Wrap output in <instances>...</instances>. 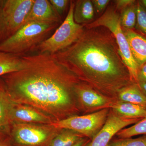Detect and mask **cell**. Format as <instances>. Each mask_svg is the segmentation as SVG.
<instances>
[{"mask_svg":"<svg viewBox=\"0 0 146 146\" xmlns=\"http://www.w3.org/2000/svg\"><path fill=\"white\" fill-rule=\"evenodd\" d=\"M24 68L1 77L12 101L41 110L56 121L80 115L75 88L80 82L52 55L22 56Z\"/></svg>","mask_w":146,"mask_h":146,"instance_id":"obj_1","label":"cell"},{"mask_svg":"<svg viewBox=\"0 0 146 146\" xmlns=\"http://www.w3.org/2000/svg\"><path fill=\"white\" fill-rule=\"evenodd\" d=\"M52 55L80 82L117 101L120 91L135 83L115 37L104 27L85 28L74 44Z\"/></svg>","mask_w":146,"mask_h":146,"instance_id":"obj_2","label":"cell"},{"mask_svg":"<svg viewBox=\"0 0 146 146\" xmlns=\"http://www.w3.org/2000/svg\"><path fill=\"white\" fill-rule=\"evenodd\" d=\"M58 24L30 22L24 25L14 34L0 43V52L19 56L35 51L48 37Z\"/></svg>","mask_w":146,"mask_h":146,"instance_id":"obj_3","label":"cell"},{"mask_svg":"<svg viewBox=\"0 0 146 146\" xmlns=\"http://www.w3.org/2000/svg\"><path fill=\"white\" fill-rule=\"evenodd\" d=\"M84 26L87 29L104 27L112 33L117 45L120 56L127 67L132 80L134 83L138 84L139 66L131 51L127 39L121 25L120 15L115 7L108 9L100 18Z\"/></svg>","mask_w":146,"mask_h":146,"instance_id":"obj_4","label":"cell"},{"mask_svg":"<svg viewBox=\"0 0 146 146\" xmlns=\"http://www.w3.org/2000/svg\"><path fill=\"white\" fill-rule=\"evenodd\" d=\"M75 1H70L67 16L54 33L37 46L35 51L54 54L65 49L76 42L84 31V25L76 23L74 20Z\"/></svg>","mask_w":146,"mask_h":146,"instance_id":"obj_5","label":"cell"},{"mask_svg":"<svg viewBox=\"0 0 146 146\" xmlns=\"http://www.w3.org/2000/svg\"><path fill=\"white\" fill-rule=\"evenodd\" d=\"M61 129L51 125L14 123L9 135L14 146H48Z\"/></svg>","mask_w":146,"mask_h":146,"instance_id":"obj_6","label":"cell"},{"mask_svg":"<svg viewBox=\"0 0 146 146\" xmlns=\"http://www.w3.org/2000/svg\"><path fill=\"white\" fill-rule=\"evenodd\" d=\"M110 110H102L86 115H74L55 121L50 125L60 129L72 130L91 140L104 125Z\"/></svg>","mask_w":146,"mask_h":146,"instance_id":"obj_7","label":"cell"},{"mask_svg":"<svg viewBox=\"0 0 146 146\" xmlns=\"http://www.w3.org/2000/svg\"><path fill=\"white\" fill-rule=\"evenodd\" d=\"M34 1H2L1 9L4 27V40L14 34L25 25Z\"/></svg>","mask_w":146,"mask_h":146,"instance_id":"obj_8","label":"cell"},{"mask_svg":"<svg viewBox=\"0 0 146 146\" xmlns=\"http://www.w3.org/2000/svg\"><path fill=\"white\" fill-rule=\"evenodd\" d=\"M76 100L81 115H86L102 110L112 109L117 101L100 94L80 82L75 88Z\"/></svg>","mask_w":146,"mask_h":146,"instance_id":"obj_9","label":"cell"},{"mask_svg":"<svg viewBox=\"0 0 146 146\" xmlns=\"http://www.w3.org/2000/svg\"><path fill=\"white\" fill-rule=\"evenodd\" d=\"M142 119L125 117L110 109L104 125L87 146H107L120 131L136 123Z\"/></svg>","mask_w":146,"mask_h":146,"instance_id":"obj_10","label":"cell"},{"mask_svg":"<svg viewBox=\"0 0 146 146\" xmlns=\"http://www.w3.org/2000/svg\"><path fill=\"white\" fill-rule=\"evenodd\" d=\"M10 118L11 123L50 125L56 121L49 115L35 108L15 102L11 109Z\"/></svg>","mask_w":146,"mask_h":146,"instance_id":"obj_11","label":"cell"},{"mask_svg":"<svg viewBox=\"0 0 146 146\" xmlns=\"http://www.w3.org/2000/svg\"><path fill=\"white\" fill-rule=\"evenodd\" d=\"M61 18L49 1L35 0L25 25L30 22L58 24L61 21Z\"/></svg>","mask_w":146,"mask_h":146,"instance_id":"obj_12","label":"cell"},{"mask_svg":"<svg viewBox=\"0 0 146 146\" xmlns=\"http://www.w3.org/2000/svg\"><path fill=\"white\" fill-rule=\"evenodd\" d=\"M12 101L2 79L0 77V136L9 134Z\"/></svg>","mask_w":146,"mask_h":146,"instance_id":"obj_13","label":"cell"},{"mask_svg":"<svg viewBox=\"0 0 146 146\" xmlns=\"http://www.w3.org/2000/svg\"><path fill=\"white\" fill-rule=\"evenodd\" d=\"M123 29L131 51L139 68L146 62V37L133 29Z\"/></svg>","mask_w":146,"mask_h":146,"instance_id":"obj_14","label":"cell"},{"mask_svg":"<svg viewBox=\"0 0 146 146\" xmlns=\"http://www.w3.org/2000/svg\"><path fill=\"white\" fill-rule=\"evenodd\" d=\"M74 18L76 23L86 25L92 23L95 16V10L90 0L75 1Z\"/></svg>","mask_w":146,"mask_h":146,"instance_id":"obj_15","label":"cell"},{"mask_svg":"<svg viewBox=\"0 0 146 146\" xmlns=\"http://www.w3.org/2000/svg\"><path fill=\"white\" fill-rule=\"evenodd\" d=\"M118 102L138 105L146 108V97L139 85L133 83L120 91Z\"/></svg>","mask_w":146,"mask_h":146,"instance_id":"obj_16","label":"cell"},{"mask_svg":"<svg viewBox=\"0 0 146 146\" xmlns=\"http://www.w3.org/2000/svg\"><path fill=\"white\" fill-rule=\"evenodd\" d=\"M25 65L22 56L0 52V77L22 70Z\"/></svg>","mask_w":146,"mask_h":146,"instance_id":"obj_17","label":"cell"},{"mask_svg":"<svg viewBox=\"0 0 146 146\" xmlns=\"http://www.w3.org/2000/svg\"><path fill=\"white\" fill-rule=\"evenodd\" d=\"M111 109L118 115L126 118H146V108L138 105L118 101Z\"/></svg>","mask_w":146,"mask_h":146,"instance_id":"obj_18","label":"cell"},{"mask_svg":"<svg viewBox=\"0 0 146 146\" xmlns=\"http://www.w3.org/2000/svg\"><path fill=\"white\" fill-rule=\"evenodd\" d=\"M84 137L72 130L62 129L48 146H72Z\"/></svg>","mask_w":146,"mask_h":146,"instance_id":"obj_19","label":"cell"},{"mask_svg":"<svg viewBox=\"0 0 146 146\" xmlns=\"http://www.w3.org/2000/svg\"><path fill=\"white\" fill-rule=\"evenodd\" d=\"M137 2L121 11L120 15L121 25L123 29H133L136 26L137 19Z\"/></svg>","mask_w":146,"mask_h":146,"instance_id":"obj_20","label":"cell"},{"mask_svg":"<svg viewBox=\"0 0 146 146\" xmlns=\"http://www.w3.org/2000/svg\"><path fill=\"white\" fill-rule=\"evenodd\" d=\"M139 135H146V118L142 119L129 127L123 129L116 136L118 138H129Z\"/></svg>","mask_w":146,"mask_h":146,"instance_id":"obj_21","label":"cell"},{"mask_svg":"<svg viewBox=\"0 0 146 146\" xmlns=\"http://www.w3.org/2000/svg\"><path fill=\"white\" fill-rule=\"evenodd\" d=\"M107 146H146V135L135 138H113Z\"/></svg>","mask_w":146,"mask_h":146,"instance_id":"obj_22","label":"cell"},{"mask_svg":"<svg viewBox=\"0 0 146 146\" xmlns=\"http://www.w3.org/2000/svg\"><path fill=\"white\" fill-rule=\"evenodd\" d=\"M135 27L142 35L146 36V9L140 1L137 2V19Z\"/></svg>","mask_w":146,"mask_h":146,"instance_id":"obj_23","label":"cell"},{"mask_svg":"<svg viewBox=\"0 0 146 146\" xmlns=\"http://www.w3.org/2000/svg\"><path fill=\"white\" fill-rule=\"evenodd\" d=\"M50 2L58 14L61 17L70 1L68 0H50Z\"/></svg>","mask_w":146,"mask_h":146,"instance_id":"obj_24","label":"cell"},{"mask_svg":"<svg viewBox=\"0 0 146 146\" xmlns=\"http://www.w3.org/2000/svg\"><path fill=\"white\" fill-rule=\"evenodd\" d=\"M91 1L94 6L95 11L99 14L103 12L110 3L109 0H93Z\"/></svg>","mask_w":146,"mask_h":146,"instance_id":"obj_25","label":"cell"},{"mask_svg":"<svg viewBox=\"0 0 146 146\" xmlns=\"http://www.w3.org/2000/svg\"><path fill=\"white\" fill-rule=\"evenodd\" d=\"M136 1L134 0H117L114 1L115 8L117 10H122L127 7L135 3Z\"/></svg>","mask_w":146,"mask_h":146,"instance_id":"obj_26","label":"cell"},{"mask_svg":"<svg viewBox=\"0 0 146 146\" xmlns=\"http://www.w3.org/2000/svg\"><path fill=\"white\" fill-rule=\"evenodd\" d=\"M138 84L146 82V62L141 65L138 69Z\"/></svg>","mask_w":146,"mask_h":146,"instance_id":"obj_27","label":"cell"},{"mask_svg":"<svg viewBox=\"0 0 146 146\" xmlns=\"http://www.w3.org/2000/svg\"><path fill=\"white\" fill-rule=\"evenodd\" d=\"M0 146H14L11 142L9 134L0 136Z\"/></svg>","mask_w":146,"mask_h":146,"instance_id":"obj_28","label":"cell"},{"mask_svg":"<svg viewBox=\"0 0 146 146\" xmlns=\"http://www.w3.org/2000/svg\"><path fill=\"white\" fill-rule=\"evenodd\" d=\"M2 1H0V39H3V37H4V27L2 13Z\"/></svg>","mask_w":146,"mask_h":146,"instance_id":"obj_29","label":"cell"},{"mask_svg":"<svg viewBox=\"0 0 146 146\" xmlns=\"http://www.w3.org/2000/svg\"><path fill=\"white\" fill-rule=\"evenodd\" d=\"M91 141L89 138L84 137L72 146H87Z\"/></svg>","mask_w":146,"mask_h":146,"instance_id":"obj_30","label":"cell"},{"mask_svg":"<svg viewBox=\"0 0 146 146\" xmlns=\"http://www.w3.org/2000/svg\"><path fill=\"white\" fill-rule=\"evenodd\" d=\"M140 89L143 91L146 97V82H141L138 84Z\"/></svg>","mask_w":146,"mask_h":146,"instance_id":"obj_31","label":"cell"},{"mask_svg":"<svg viewBox=\"0 0 146 146\" xmlns=\"http://www.w3.org/2000/svg\"><path fill=\"white\" fill-rule=\"evenodd\" d=\"M140 2L142 4V5L146 9V0H141L140 1Z\"/></svg>","mask_w":146,"mask_h":146,"instance_id":"obj_32","label":"cell"}]
</instances>
